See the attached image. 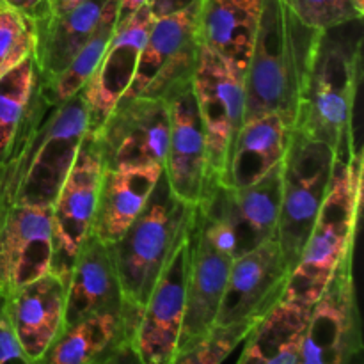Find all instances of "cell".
<instances>
[{
	"mask_svg": "<svg viewBox=\"0 0 364 364\" xmlns=\"http://www.w3.org/2000/svg\"><path fill=\"white\" fill-rule=\"evenodd\" d=\"M188 267L191 228L174 249L139 316L132 347L141 364H167L176 354L187 304Z\"/></svg>",
	"mask_w": 364,
	"mask_h": 364,
	"instance_id": "cell-12",
	"label": "cell"
},
{
	"mask_svg": "<svg viewBox=\"0 0 364 364\" xmlns=\"http://www.w3.org/2000/svg\"><path fill=\"white\" fill-rule=\"evenodd\" d=\"M135 322L124 309L92 313L66 326L36 364H95L132 343Z\"/></svg>",
	"mask_w": 364,
	"mask_h": 364,
	"instance_id": "cell-24",
	"label": "cell"
},
{
	"mask_svg": "<svg viewBox=\"0 0 364 364\" xmlns=\"http://www.w3.org/2000/svg\"><path fill=\"white\" fill-rule=\"evenodd\" d=\"M361 21L323 31L309 71L295 127L326 142L336 159L363 153L354 135L355 102L363 75Z\"/></svg>",
	"mask_w": 364,
	"mask_h": 364,
	"instance_id": "cell-3",
	"label": "cell"
},
{
	"mask_svg": "<svg viewBox=\"0 0 364 364\" xmlns=\"http://www.w3.org/2000/svg\"><path fill=\"white\" fill-rule=\"evenodd\" d=\"M110 2L112 0H85L64 13L36 20L38 45L34 57L45 84L55 78L77 55L98 27Z\"/></svg>",
	"mask_w": 364,
	"mask_h": 364,
	"instance_id": "cell-25",
	"label": "cell"
},
{
	"mask_svg": "<svg viewBox=\"0 0 364 364\" xmlns=\"http://www.w3.org/2000/svg\"><path fill=\"white\" fill-rule=\"evenodd\" d=\"M146 0H121L119 2V18L128 16L130 13L137 11L139 7L144 6Z\"/></svg>",
	"mask_w": 364,
	"mask_h": 364,
	"instance_id": "cell-37",
	"label": "cell"
},
{
	"mask_svg": "<svg viewBox=\"0 0 364 364\" xmlns=\"http://www.w3.org/2000/svg\"><path fill=\"white\" fill-rule=\"evenodd\" d=\"M0 2L7 4L18 11H23V13L34 16L36 20L43 18L46 11V0H0Z\"/></svg>",
	"mask_w": 364,
	"mask_h": 364,
	"instance_id": "cell-34",
	"label": "cell"
},
{
	"mask_svg": "<svg viewBox=\"0 0 364 364\" xmlns=\"http://www.w3.org/2000/svg\"><path fill=\"white\" fill-rule=\"evenodd\" d=\"M162 174V166L105 167L100 181L91 235L105 244L119 240L144 210Z\"/></svg>",
	"mask_w": 364,
	"mask_h": 364,
	"instance_id": "cell-21",
	"label": "cell"
},
{
	"mask_svg": "<svg viewBox=\"0 0 364 364\" xmlns=\"http://www.w3.org/2000/svg\"><path fill=\"white\" fill-rule=\"evenodd\" d=\"M294 128L279 114L249 117L238 130L217 185L244 188L262 180L287 156Z\"/></svg>",
	"mask_w": 364,
	"mask_h": 364,
	"instance_id": "cell-20",
	"label": "cell"
},
{
	"mask_svg": "<svg viewBox=\"0 0 364 364\" xmlns=\"http://www.w3.org/2000/svg\"><path fill=\"white\" fill-rule=\"evenodd\" d=\"M336 153L326 142L294 128L281 171V201L276 238L294 270L320 212Z\"/></svg>",
	"mask_w": 364,
	"mask_h": 364,
	"instance_id": "cell-6",
	"label": "cell"
},
{
	"mask_svg": "<svg viewBox=\"0 0 364 364\" xmlns=\"http://www.w3.org/2000/svg\"><path fill=\"white\" fill-rule=\"evenodd\" d=\"M295 16L308 27L323 32L348 21L363 20L354 0H284Z\"/></svg>",
	"mask_w": 364,
	"mask_h": 364,
	"instance_id": "cell-31",
	"label": "cell"
},
{
	"mask_svg": "<svg viewBox=\"0 0 364 364\" xmlns=\"http://www.w3.org/2000/svg\"><path fill=\"white\" fill-rule=\"evenodd\" d=\"M87 130V107L82 92L68 102L52 103L39 84L13 149L0 167L4 208L14 205L50 208Z\"/></svg>",
	"mask_w": 364,
	"mask_h": 364,
	"instance_id": "cell-1",
	"label": "cell"
},
{
	"mask_svg": "<svg viewBox=\"0 0 364 364\" xmlns=\"http://www.w3.org/2000/svg\"><path fill=\"white\" fill-rule=\"evenodd\" d=\"M85 2V0H46V11L43 14V18L50 16V14H59L64 11L71 9V7L78 6V4ZM41 20V18H39Z\"/></svg>",
	"mask_w": 364,
	"mask_h": 364,
	"instance_id": "cell-36",
	"label": "cell"
},
{
	"mask_svg": "<svg viewBox=\"0 0 364 364\" xmlns=\"http://www.w3.org/2000/svg\"><path fill=\"white\" fill-rule=\"evenodd\" d=\"M192 91L205 128L210 178L217 185L231 144L245 121L244 75L215 52L199 45Z\"/></svg>",
	"mask_w": 364,
	"mask_h": 364,
	"instance_id": "cell-10",
	"label": "cell"
},
{
	"mask_svg": "<svg viewBox=\"0 0 364 364\" xmlns=\"http://www.w3.org/2000/svg\"><path fill=\"white\" fill-rule=\"evenodd\" d=\"M153 20L155 16L146 4L117 20L98 66L80 91L87 107L89 130H100L121 98L127 95Z\"/></svg>",
	"mask_w": 364,
	"mask_h": 364,
	"instance_id": "cell-15",
	"label": "cell"
},
{
	"mask_svg": "<svg viewBox=\"0 0 364 364\" xmlns=\"http://www.w3.org/2000/svg\"><path fill=\"white\" fill-rule=\"evenodd\" d=\"M39 84L41 75L34 55L0 77V167L6 164L13 149Z\"/></svg>",
	"mask_w": 364,
	"mask_h": 364,
	"instance_id": "cell-28",
	"label": "cell"
},
{
	"mask_svg": "<svg viewBox=\"0 0 364 364\" xmlns=\"http://www.w3.org/2000/svg\"><path fill=\"white\" fill-rule=\"evenodd\" d=\"M363 206V153L336 159L329 188L281 301L309 306L323 294L340 263L354 252Z\"/></svg>",
	"mask_w": 364,
	"mask_h": 364,
	"instance_id": "cell-4",
	"label": "cell"
},
{
	"mask_svg": "<svg viewBox=\"0 0 364 364\" xmlns=\"http://www.w3.org/2000/svg\"><path fill=\"white\" fill-rule=\"evenodd\" d=\"M52 210L14 205L0 219V291L9 295L52 272Z\"/></svg>",
	"mask_w": 364,
	"mask_h": 364,
	"instance_id": "cell-16",
	"label": "cell"
},
{
	"mask_svg": "<svg viewBox=\"0 0 364 364\" xmlns=\"http://www.w3.org/2000/svg\"><path fill=\"white\" fill-rule=\"evenodd\" d=\"M121 308L123 294L112 247L95 235H89L68 277L64 327L92 313Z\"/></svg>",
	"mask_w": 364,
	"mask_h": 364,
	"instance_id": "cell-22",
	"label": "cell"
},
{
	"mask_svg": "<svg viewBox=\"0 0 364 364\" xmlns=\"http://www.w3.org/2000/svg\"><path fill=\"white\" fill-rule=\"evenodd\" d=\"M290 272L277 238L237 256L231 263L213 327L259 322L281 302Z\"/></svg>",
	"mask_w": 364,
	"mask_h": 364,
	"instance_id": "cell-11",
	"label": "cell"
},
{
	"mask_svg": "<svg viewBox=\"0 0 364 364\" xmlns=\"http://www.w3.org/2000/svg\"><path fill=\"white\" fill-rule=\"evenodd\" d=\"M233 259V256L213 247L194 213L191 223L187 304L176 350L196 343L213 329Z\"/></svg>",
	"mask_w": 364,
	"mask_h": 364,
	"instance_id": "cell-18",
	"label": "cell"
},
{
	"mask_svg": "<svg viewBox=\"0 0 364 364\" xmlns=\"http://www.w3.org/2000/svg\"><path fill=\"white\" fill-rule=\"evenodd\" d=\"M0 364H36L27 358L14 334L2 291H0Z\"/></svg>",
	"mask_w": 364,
	"mask_h": 364,
	"instance_id": "cell-32",
	"label": "cell"
},
{
	"mask_svg": "<svg viewBox=\"0 0 364 364\" xmlns=\"http://www.w3.org/2000/svg\"><path fill=\"white\" fill-rule=\"evenodd\" d=\"M361 354V316L350 252L309 308L297 364H354Z\"/></svg>",
	"mask_w": 364,
	"mask_h": 364,
	"instance_id": "cell-7",
	"label": "cell"
},
{
	"mask_svg": "<svg viewBox=\"0 0 364 364\" xmlns=\"http://www.w3.org/2000/svg\"><path fill=\"white\" fill-rule=\"evenodd\" d=\"M354 364H363V363H361V358H359V359H355V363H354Z\"/></svg>",
	"mask_w": 364,
	"mask_h": 364,
	"instance_id": "cell-40",
	"label": "cell"
},
{
	"mask_svg": "<svg viewBox=\"0 0 364 364\" xmlns=\"http://www.w3.org/2000/svg\"><path fill=\"white\" fill-rule=\"evenodd\" d=\"M36 45V18L0 2V77L34 55Z\"/></svg>",
	"mask_w": 364,
	"mask_h": 364,
	"instance_id": "cell-29",
	"label": "cell"
},
{
	"mask_svg": "<svg viewBox=\"0 0 364 364\" xmlns=\"http://www.w3.org/2000/svg\"><path fill=\"white\" fill-rule=\"evenodd\" d=\"M119 2L121 0H112L109 4L98 27L95 28L91 38L85 41V45L78 50L77 55L70 60V64L46 84L41 80L43 92H45L50 102H68V100L73 98L75 95L82 91L85 82L89 80L92 71L98 66L110 38H112L114 28H116L117 20H119Z\"/></svg>",
	"mask_w": 364,
	"mask_h": 364,
	"instance_id": "cell-27",
	"label": "cell"
},
{
	"mask_svg": "<svg viewBox=\"0 0 364 364\" xmlns=\"http://www.w3.org/2000/svg\"><path fill=\"white\" fill-rule=\"evenodd\" d=\"M192 215L194 206L178 199L162 174L144 210L123 237L110 244L123 294V309L135 326L160 274L191 228Z\"/></svg>",
	"mask_w": 364,
	"mask_h": 364,
	"instance_id": "cell-5",
	"label": "cell"
},
{
	"mask_svg": "<svg viewBox=\"0 0 364 364\" xmlns=\"http://www.w3.org/2000/svg\"><path fill=\"white\" fill-rule=\"evenodd\" d=\"M96 134L105 167H164L169 141L166 100L146 96L121 100Z\"/></svg>",
	"mask_w": 364,
	"mask_h": 364,
	"instance_id": "cell-14",
	"label": "cell"
},
{
	"mask_svg": "<svg viewBox=\"0 0 364 364\" xmlns=\"http://www.w3.org/2000/svg\"><path fill=\"white\" fill-rule=\"evenodd\" d=\"M256 323L258 322L213 327L201 340L176 350V354L167 364H223L233 354L238 345L244 343Z\"/></svg>",
	"mask_w": 364,
	"mask_h": 364,
	"instance_id": "cell-30",
	"label": "cell"
},
{
	"mask_svg": "<svg viewBox=\"0 0 364 364\" xmlns=\"http://www.w3.org/2000/svg\"><path fill=\"white\" fill-rule=\"evenodd\" d=\"M308 315L309 306L281 301L247 334L237 364H297Z\"/></svg>",
	"mask_w": 364,
	"mask_h": 364,
	"instance_id": "cell-26",
	"label": "cell"
},
{
	"mask_svg": "<svg viewBox=\"0 0 364 364\" xmlns=\"http://www.w3.org/2000/svg\"><path fill=\"white\" fill-rule=\"evenodd\" d=\"M265 0H201L199 43L245 77Z\"/></svg>",
	"mask_w": 364,
	"mask_h": 364,
	"instance_id": "cell-23",
	"label": "cell"
},
{
	"mask_svg": "<svg viewBox=\"0 0 364 364\" xmlns=\"http://www.w3.org/2000/svg\"><path fill=\"white\" fill-rule=\"evenodd\" d=\"M199 0H146V6L149 7L151 14L155 18L166 16V14L176 13V11L185 9Z\"/></svg>",
	"mask_w": 364,
	"mask_h": 364,
	"instance_id": "cell-33",
	"label": "cell"
},
{
	"mask_svg": "<svg viewBox=\"0 0 364 364\" xmlns=\"http://www.w3.org/2000/svg\"><path fill=\"white\" fill-rule=\"evenodd\" d=\"M4 297L21 348L31 361L38 363L64 329L66 283L50 272Z\"/></svg>",
	"mask_w": 364,
	"mask_h": 364,
	"instance_id": "cell-19",
	"label": "cell"
},
{
	"mask_svg": "<svg viewBox=\"0 0 364 364\" xmlns=\"http://www.w3.org/2000/svg\"><path fill=\"white\" fill-rule=\"evenodd\" d=\"M354 2H355V6H358V9L364 13V0H354Z\"/></svg>",
	"mask_w": 364,
	"mask_h": 364,
	"instance_id": "cell-38",
	"label": "cell"
},
{
	"mask_svg": "<svg viewBox=\"0 0 364 364\" xmlns=\"http://www.w3.org/2000/svg\"><path fill=\"white\" fill-rule=\"evenodd\" d=\"M103 164L98 134L87 130L78 148L77 159L64 180L52 210L53 259L52 274L68 283L71 267L85 238L91 235L92 217L98 201Z\"/></svg>",
	"mask_w": 364,
	"mask_h": 364,
	"instance_id": "cell-9",
	"label": "cell"
},
{
	"mask_svg": "<svg viewBox=\"0 0 364 364\" xmlns=\"http://www.w3.org/2000/svg\"><path fill=\"white\" fill-rule=\"evenodd\" d=\"M199 7L201 0L153 20L134 80L121 100L166 98L174 87L192 80L201 45L198 36Z\"/></svg>",
	"mask_w": 364,
	"mask_h": 364,
	"instance_id": "cell-8",
	"label": "cell"
},
{
	"mask_svg": "<svg viewBox=\"0 0 364 364\" xmlns=\"http://www.w3.org/2000/svg\"><path fill=\"white\" fill-rule=\"evenodd\" d=\"M169 110L164 178L173 194L188 206H198L212 191L206 139L192 80L180 84L166 96Z\"/></svg>",
	"mask_w": 364,
	"mask_h": 364,
	"instance_id": "cell-13",
	"label": "cell"
},
{
	"mask_svg": "<svg viewBox=\"0 0 364 364\" xmlns=\"http://www.w3.org/2000/svg\"><path fill=\"white\" fill-rule=\"evenodd\" d=\"M2 213H4V206H2V203H0V219H2Z\"/></svg>",
	"mask_w": 364,
	"mask_h": 364,
	"instance_id": "cell-39",
	"label": "cell"
},
{
	"mask_svg": "<svg viewBox=\"0 0 364 364\" xmlns=\"http://www.w3.org/2000/svg\"><path fill=\"white\" fill-rule=\"evenodd\" d=\"M95 364H141V361H139L132 343H124L123 347L117 348L116 352H112V354L107 355L105 359H102V361Z\"/></svg>",
	"mask_w": 364,
	"mask_h": 364,
	"instance_id": "cell-35",
	"label": "cell"
},
{
	"mask_svg": "<svg viewBox=\"0 0 364 364\" xmlns=\"http://www.w3.org/2000/svg\"><path fill=\"white\" fill-rule=\"evenodd\" d=\"M281 171L274 167L256 183L244 188L213 185L205 201L198 205L203 213L224 220L237 238V256L276 238L281 201Z\"/></svg>",
	"mask_w": 364,
	"mask_h": 364,
	"instance_id": "cell-17",
	"label": "cell"
},
{
	"mask_svg": "<svg viewBox=\"0 0 364 364\" xmlns=\"http://www.w3.org/2000/svg\"><path fill=\"white\" fill-rule=\"evenodd\" d=\"M320 34L284 0H265L244 77L245 119L272 112L295 127Z\"/></svg>",
	"mask_w": 364,
	"mask_h": 364,
	"instance_id": "cell-2",
	"label": "cell"
}]
</instances>
